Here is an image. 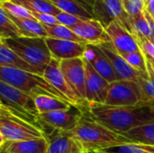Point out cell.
<instances>
[{
    "mask_svg": "<svg viewBox=\"0 0 154 153\" xmlns=\"http://www.w3.org/2000/svg\"><path fill=\"white\" fill-rule=\"evenodd\" d=\"M86 113L95 121L119 133L154 123V105L110 106L91 104Z\"/></svg>",
    "mask_w": 154,
    "mask_h": 153,
    "instance_id": "cell-1",
    "label": "cell"
},
{
    "mask_svg": "<svg viewBox=\"0 0 154 153\" xmlns=\"http://www.w3.org/2000/svg\"><path fill=\"white\" fill-rule=\"evenodd\" d=\"M69 133L87 153L132 142L123 134L95 121L86 112L79 124Z\"/></svg>",
    "mask_w": 154,
    "mask_h": 153,
    "instance_id": "cell-2",
    "label": "cell"
},
{
    "mask_svg": "<svg viewBox=\"0 0 154 153\" xmlns=\"http://www.w3.org/2000/svg\"><path fill=\"white\" fill-rule=\"evenodd\" d=\"M0 137L3 142L37 140L47 136L39 124L0 104Z\"/></svg>",
    "mask_w": 154,
    "mask_h": 153,
    "instance_id": "cell-3",
    "label": "cell"
},
{
    "mask_svg": "<svg viewBox=\"0 0 154 153\" xmlns=\"http://www.w3.org/2000/svg\"><path fill=\"white\" fill-rule=\"evenodd\" d=\"M0 80L16 87L34 99L37 96H48L69 101V99L52 87L42 75L12 68L0 67Z\"/></svg>",
    "mask_w": 154,
    "mask_h": 153,
    "instance_id": "cell-4",
    "label": "cell"
},
{
    "mask_svg": "<svg viewBox=\"0 0 154 153\" xmlns=\"http://www.w3.org/2000/svg\"><path fill=\"white\" fill-rule=\"evenodd\" d=\"M0 41H4L16 54L40 70L42 74H43L45 69L53 59L47 46L45 38L22 36L5 40L0 39Z\"/></svg>",
    "mask_w": 154,
    "mask_h": 153,
    "instance_id": "cell-5",
    "label": "cell"
},
{
    "mask_svg": "<svg viewBox=\"0 0 154 153\" xmlns=\"http://www.w3.org/2000/svg\"><path fill=\"white\" fill-rule=\"evenodd\" d=\"M1 103L16 113L25 116L34 124L41 123L34 98L16 87L0 80Z\"/></svg>",
    "mask_w": 154,
    "mask_h": 153,
    "instance_id": "cell-6",
    "label": "cell"
},
{
    "mask_svg": "<svg viewBox=\"0 0 154 153\" xmlns=\"http://www.w3.org/2000/svg\"><path fill=\"white\" fill-rule=\"evenodd\" d=\"M106 106H136L143 105L140 87L136 81L116 80L110 83Z\"/></svg>",
    "mask_w": 154,
    "mask_h": 153,
    "instance_id": "cell-7",
    "label": "cell"
},
{
    "mask_svg": "<svg viewBox=\"0 0 154 153\" xmlns=\"http://www.w3.org/2000/svg\"><path fill=\"white\" fill-rule=\"evenodd\" d=\"M42 76L52 87H54L63 96H65L73 106L84 111L88 110L89 105L81 100L69 86L60 69V60L53 58L51 63L45 69Z\"/></svg>",
    "mask_w": 154,
    "mask_h": 153,
    "instance_id": "cell-8",
    "label": "cell"
},
{
    "mask_svg": "<svg viewBox=\"0 0 154 153\" xmlns=\"http://www.w3.org/2000/svg\"><path fill=\"white\" fill-rule=\"evenodd\" d=\"M93 16L105 28L111 22L118 21L131 32L130 15L125 12L121 0H96L93 6Z\"/></svg>",
    "mask_w": 154,
    "mask_h": 153,
    "instance_id": "cell-9",
    "label": "cell"
},
{
    "mask_svg": "<svg viewBox=\"0 0 154 153\" xmlns=\"http://www.w3.org/2000/svg\"><path fill=\"white\" fill-rule=\"evenodd\" d=\"M85 112L82 109L72 106L67 110L40 114L39 120L41 124L52 128L54 131L70 132L79 124Z\"/></svg>",
    "mask_w": 154,
    "mask_h": 153,
    "instance_id": "cell-10",
    "label": "cell"
},
{
    "mask_svg": "<svg viewBox=\"0 0 154 153\" xmlns=\"http://www.w3.org/2000/svg\"><path fill=\"white\" fill-rule=\"evenodd\" d=\"M60 65L67 81L74 92L81 100L88 103L86 100V70L84 59L76 58L60 60Z\"/></svg>",
    "mask_w": 154,
    "mask_h": 153,
    "instance_id": "cell-11",
    "label": "cell"
},
{
    "mask_svg": "<svg viewBox=\"0 0 154 153\" xmlns=\"http://www.w3.org/2000/svg\"><path fill=\"white\" fill-rule=\"evenodd\" d=\"M86 70V100L88 105H104L110 83L98 74L83 57Z\"/></svg>",
    "mask_w": 154,
    "mask_h": 153,
    "instance_id": "cell-12",
    "label": "cell"
},
{
    "mask_svg": "<svg viewBox=\"0 0 154 153\" xmlns=\"http://www.w3.org/2000/svg\"><path fill=\"white\" fill-rule=\"evenodd\" d=\"M105 29L110 42L119 54L141 50L134 35L118 21L111 22Z\"/></svg>",
    "mask_w": 154,
    "mask_h": 153,
    "instance_id": "cell-13",
    "label": "cell"
},
{
    "mask_svg": "<svg viewBox=\"0 0 154 153\" xmlns=\"http://www.w3.org/2000/svg\"><path fill=\"white\" fill-rule=\"evenodd\" d=\"M47 46L52 55V58L58 60H71L76 58H83L88 44L79 42L54 39L51 37L45 38Z\"/></svg>",
    "mask_w": 154,
    "mask_h": 153,
    "instance_id": "cell-14",
    "label": "cell"
},
{
    "mask_svg": "<svg viewBox=\"0 0 154 153\" xmlns=\"http://www.w3.org/2000/svg\"><path fill=\"white\" fill-rule=\"evenodd\" d=\"M70 29L88 44L98 45L110 41L105 27L96 19L84 20Z\"/></svg>",
    "mask_w": 154,
    "mask_h": 153,
    "instance_id": "cell-15",
    "label": "cell"
},
{
    "mask_svg": "<svg viewBox=\"0 0 154 153\" xmlns=\"http://www.w3.org/2000/svg\"><path fill=\"white\" fill-rule=\"evenodd\" d=\"M97 46L110 60L118 80L136 81L139 76V71L135 70L127 63V61L116 51L110 41L98 44Z\"/></svg>",
    "mask_w": 154,
    "mask_h": 153,
    "instance_id": "cell-16",
    "label": "cell"
},
{
    "mask_svg": "<svg viewBox=\"0 0 154 153\" xmlns=\"http://www.w3.org/2000/svg\"><path fill=\"white\" fill-rule=\"evenodd\" d=\"M84 58L109 83L118 80L110 60L97 45L88 44Z\"/></svg>",
    "mask_w": 154,
    "mask_h": 153,
    "instance_id": "cell-17",
    "label": "cell"
},
{
    "mask_svg": "<svg viewBox=\"0 0 154 153\" xmlns=\"http://www.w3.org/2000/svg\"><path fill=\"white\" fill-rule=\"evenodd\" d=\"M47 138L49 142L48 153H77L84 151L80 144L69 132L54 131L52 134L47 136Z\"/></svg>",
    "mask_w": 154,
    "mask_h": 153,
    "instance_id": "cell-18",
    "label": "cell"
},
{
    "mask_svg": "<svg viewBox=\"0 0 154 153\" xmlns=\"http://www.w3.org/2000/svg\"><path fill=\"white\" fill-rule=\"evenodd\" d=\"M1 151L10 153H48V138L37 140L3 142H0Z\"/></svg>",
    "mask_w": 154,
    "mask_h": 153,
    "instance_id": "cell-19",
    "label": "cell"
},
{
    "mask_svg": "<svg viewBox=\"0 0 154 153\" xmlns=\"http://www.w3.org/2000/svg\"><path fill=\"white\" fill-rule=\"evenodd\" d=\"M0 67H6L42 75L40 70L29 64L14 50L5 45V43L0 41Z\"/></svg>",
    "mask_w": 154,
    "mask_h": 153,
    "instance_id": "cell-20",
    "label": "cell"
},
{
    "mask_svg": "<svg viewBox=\"0 0 154 153\" xmlns=\"http://www.w3.org/2000/svg\"><path fill=\"white\" fill-rule=\"evenodd\" d=\"M11 19L19 28L22 36L31 38H47L48 33L42 23L36 19L28 18H17L8 14Z\"/></svg>",
    "mask_w": 154,
    "mask_h": 153,
    "instance_id": "cell-21",
    "label": "cell"
},
{
    "mask_svg": "<svg viewBox=\"0 0 154 153\" xmlns=\"http://www.w3.org/2000/svg\"><path fill=\"white\" fill-rule=\"evenodd\" d=\"M11 1L27 9L30 13L47 14L56 16L62 12L50 0H11Z\"/></svg>",
    "mask_w": 154,
    "mask_h": 153,
    "instance_id": "cell-22",
    "label": "cell"
},
{
    "mask_svg": "<svg viewBox=\"0 0 154 153\" xmlns=\"http://www.w3.org/2000/svg\"><path fill=\"white\" fill-rule=\"evenodd\" d=\"M34 101L39 114L67 110L71 108L72 106H75L69 101L52 97V96H37L34 99Z\"/></svg>",
    "mask_w": 154,
    "mask_h": 153,
    "instance_id": "cell-23",
    "label": "cell"
},
{
    "mask_svg": "<svg viewBox=\"0 0 154 153\" xmlns=\"http://www.w3.org/2000/svg\"><path fill=\"white\" fill-rule=\"evenodd\" d=\"M122 134L132 142L154 145V123L134 128Z\"/></svg>",
    "mask_w": 154,
    "mask_h": 153,
    "instance_id": "cell-24",
    "label": "cell"
},
{
    "mask_svg": "<svg viewBox=\"0 0 154 153\" xmlns=\"http://www.w3.org/2000/svg\"><path fill=\"white\" fill-rule=\"evenodd\" d=\"M129 24H130L131 32L135 37H143L149 40L151 39L152 37L151 26L143 12L136 15H130Z\"/></svg>",
    "mask_w": 154,
    "mask_h": 153,
    "instance_id": "cell-25",
    "label": "cell"
},
{
    "mask_svg": "<svg viewBox=\"0 0 154 153\" xmlns=\"http://www.w3.org/2000/svg\"><path fill=\"white\" fill-rule=\"evenodd\" d=\"M43 26L48 33V37L59 39V40L79 42V43H83V44H88L84 40H82L80 37H79L70 28H69L67 26H64L62 24H55V25L43 24Z\"/></svg>",
    "mask_w": 154,
    "mask_h": 153,
    "instance_id": "cell-26",
    "label": "cell"
},
{
    "mask_svg": "<svg viewBox=\"0 0 154 153\" xmlns=\"http://www.w3.org/2000/svg\"><path fill=\"white\" fill-rule=\"evenodd\" d=\"M136 82L141 89L143 105H154V78L148 71L139 72Z\"/></svg>",
    "mask_w": 154,
    "mask_h": 153,
    "instance_id": "cell-27",
    "label": "cell"
},
{
    "mask_svg": "<svg viewBox=\"0 0 154 153\" xmlns=\"http://www.w3.org/2000/svg\"><path fill=\"white\" fill-rule=\"evenodd\" d=\"M96 153H154V145L138 142H129L118 146L103 149Z\"/></svg>",
    "mask_w": 154,
    "mask_h": 153,
    "instance_id": "cell-28",
    "label": "cell"
},
{
    "mask_svg": "<svg viewBox=\"0 0 154 153\" xmlns=\"http://www.w3.org/2000/svg\"><path fill=\"white\" fill-rule=\"evenodd\" d=\"M53 5H55L60 11L84 18V19H94L92 14L79 5L74 0H50Z\"/></svg>",
    "mask_w": 154,
    "mask_h": 153,
    "instance_id": "cell-29",
    "label": "cell"
},
{
    "mask_svg": "<svg viewBox=\"0 0 154 153\" xmlns=\"http://www.w3.org/2000/svg\"><path fill=\"white\" fill-rule=\"evenodd\" d=\"M22 37V33L8 14L0 8V39Z\"/></svg>",
    "mask_w": 154,
    "mask_h": 153,
    "instance_id": "cell-30",
    "label": "cell"
},
{
    "mask_svg": "<svg viewBox=\"0 0 154 153\" xmlns=\"http://www.w3.org/2000/svg\"><path fill=\"white\" fill-rule=\"evenodd\" d=\"M120 55L135 70H137L139 72H145V71H147L146 59H145L144 54L141 50L140 51H134V52L124 53V54H120Z\"/></svg>",
    "mask_w": 154,
    "mask_h": 153,
    "instance_id": "cell-31",
    "label": "cell"
},
{
    "mask_svg": "<svg viewBox=\"0 0 154 153\" xmlns=\"http://www.w3.org/2000/svg\"><path fill=\"white\" fill-rule=\"evenodd\" d=\"M0 8L4 9L7 14H9L12 16L17 17V18H28V19H35L32 14L23 6L14 4L11 0L3 1L0 2Z\"/></svg>",
    "mask_w": 154,
    "mask_h": 153,
    "instance_id": "cell-32",
    "label": "cell"
},
{
    "mask_svg": "<svg viewBox=\"0 0 154 153\" xmlns=\"http://www.w3.org/2000/svg\"><path fill=\"white\" fill-rule=\"evenodd\" d=\"M147 0H121L125 12L129 15H136L143 13L146 7Z\"/></svg>",
    "mask_w": 154,
    "mask_h": 153,
    "instance_id": "cell-33",
    "label": "cell"
},
{
    "mask_svg": "<svg viewBox=\"0 0 154 153\" xmlns=\"http://www.w3.org/2000/svg\"><path fill=\"white\" fill-rule=\"evenodd\" d=\"M55 17L58 20V22L60 23V24H62L69 28L75 26L76 24L79 23L80 22H82L84 20H88V19H84V18L76 16V15H73V14H68L65 12H61Z\"/></svg>",
    "mask_w": 154,
    "mask_h": 153,
    "instance_id": "cell-34",
    "label": "cell"
},
{
    "mask_svg": "<svg viewBox=\"0 0 154 153\" xmlns=\"http://www.w3.org/2000/svg\"><path fill=\"white\" fill-rule=\"evenodd\" d=\"M135 39L137 41L141 51L144 54V56L154 59V46L150 41V40L143 37H135Z\"/></svg>",
    "mask_w": 154,
    "mask_h": 153,
    "instance_id": "cell-35",
    "label": "cell"
},
{
    "mask_svg": "<svg viewBox=\"0 0 154 153\" xmlns=\"http://www.w3.org/2000/svg\"><path fill=\"white\" fill-rule=\"evenodd\" d=\"M32 16L38 20L40 23L42 24H47V25H55V24H60L58 20L56 19L55 16L51 14H39V13H31Z\"/></svg>",
    "mask_w": 154,
    "mask_h": 153,
    "instance_id": "cell-36",
    "label": "cell"
},
{
    "mask_svg": "<svg viewBox=\"0 0 154 153\" xmlns=\"http://www.w3.org/2000/svg\"><path fill=\"white\" fill-rule=\"evenodd\" d=\"M74 1H76L79 5H80L82 7H84L86 10H88L93 16V6L95 5L96 0H74Z\"/></svg>",
    "mask_w": 154,
    "mask_h": 153,
    "instance_id": "cell-37",
    "label": "cell"
},
{
    "mask_svg": "<svg viewBox=\"0 0 154 153\" xmlns=\"http://www.w3.org/2000/svg\"><path fill=\"white\" fill-rule=\"evenodd\" d=\"M145 59H146V64H147V71L151 77L154 78V59L146 57V56H145Z\"/></svg>",
    "mask_w": 154,
    "mask_h": 153,
    "instance_id": "cell-38",
    "label": "cell"
},
{
    "mask_svg": "<svg viewBox=\"0 0 154 153\" xmlns=\"http://www.w3.org/2000/svg\"><path fill=\"white\" fill-rule=\"evenodd\" d=\"M145 10L152 16L154 19V0H147Z\"/></svg>",
    "mask_w": 154,
    "mask_h": 153,
    "instance_id": "cell-39",
    "label": "cell"
},
{
    "mask_svg": "<svg viewBox=\"0 0 154 153\" xmlns=\"http://www.w3.org/2000/svg\"><path fill=\"white\" fill-rule=\"evenodd\" d=\"M150 41H151V42L152 43V45L154 46V36H152V38L150 39Z\"/></svg>",
    "mask_w": 154,
    "mask_h": 153,
    "instance_id": "cell-40",
    "label": "cell"
},
{
    "mask_svg": "<svg viewBox=\"0 0 154 153\" xmlns=\"http://www.w3.org/2000/svg\"><path fill=\"white\" fill-rule=\"evenodd\" d=\"M77 153H87V152H85V151H80V152H77Z\"/></svg>",
    "mask_w": 154,
    "mask_h": 153,
    "instance_id": "cell-41",
    "label": "cell"
},
{
    "mask_svg": "<svg viewBox=\"0 0 154 153\" xmlns=\"http://www.w3.org/2000/svg\"><path fill=\"white\" fill-rule=\"evenodd\" d=\"M3 1H7V0H0V2H3Z\"/></svg>",
    "mask_w": 154,
    "mask_h": 153,
    "instance_id": "cell-42",
    "label": "cell"
},
{
    "mask_svg": "<svg viewBox=\"0 0 154 153\" xmlns=\"http://www.w3.org/2000/svg\"><path fill=\"white\" fill-rule=\"evenodd\" d=\"M1 153H10V152H4V151H1Z\"/></svg>",
    "mask_w": 154,
    "mask_h": 153,
    "instance_id": "cell-43",
    "label": "cell"
},
{
    "mask_svg": "<svg viewBox=\"0 0 154 153\" xmlns=\"http://www.w3.org/2000/svg\"><path fill=\"white\" fill-rule=\"evenodd\" d=\"M89 153H96V152H89Z\"/></svg>",
    "mask_w": 154,
    "mask_h": 153,
    "instance_id": "cell-44",
    "label": "cell"
}]
</instances>
